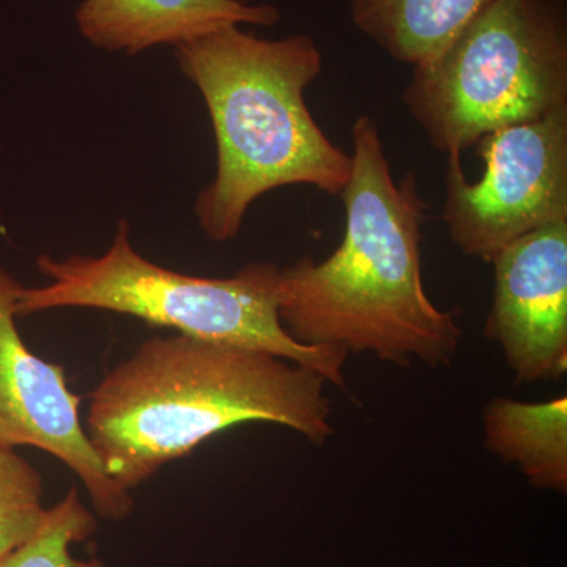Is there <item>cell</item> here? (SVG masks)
<instances>
[{
    "mask_svg": "<svg viewBox=\"0 0 567 567\" xmlns=\"http://www.w3.org/2000/svg\"><path fill=\"white\" fill-rule=\"evenodd\" d=\"M352 171L344 192L341 245L316 262L303 256L279 276V319L303 346H338L409 368L450 365L462 344L453 312L432 303L423 284L429 205L415 173L395 182L379 126H352Z\"/></svg>",
    "mask_w": 567,
    "mask_h": 567,
    "instance_id": "obj_1",
    "label": "cell"
},
{
    "mask_svg": "<svg viewBox=\"0 0 567 567\" xmlns=\"http://www.w3.org/2000/svg\"><path fill=\"white\" fill-rule=\"evenodd\" d=\"M327 380L284 358L188 336L152 338L91 395L85 432L111 480L133 488L213 435L286 425L322 446L334 434Z\"/></svg>",
    "mask_w": 567,
    "mask_h": 567,
    "instance_id": "obj_2",
    "label": "cell"
},
{
    "mask_svg": "<svg viewBox=\"0 0 567 567\" xmlns=\"http://www.w3.org/2000/svg\"><path fill=\"white\" fill-rule=\"evenodd\" d=\"M175 58L199 89L215 133L216 175L194 205L210 240H234L254 200L276 188L308 185L341 196L352 155L305 102L323 66L312 37L264 40L227 28L178 44Z\"/></svg>",
    "mask_w": 567,
    "mask_h": 567,
    "instance_id": "obj_3",
    "label": "cell"
},
{
    "mask_svg": "<svg viewBox=\"0 0 567 567\" xmlns=\"http://www.w3.org/2000/svg\"><path fill=\"white\" fill-rule=\"evenodd\" d=\"M132 227L121 219L111 248L100 257L37 259L51 279L22 287L17 317L61 308H91L136 317L155 327L213 344L275 354L319 372L328 385L346 388L349 353L338 346H303L279 319L276 264L251 262L229 278H200L167 270L133 248Z\"/></svg>",
    "mask_w": 567,
    "mask_h": 567,
    "instance_id": "obj_4",
    "label": "cell"
},
{
    "mask_svg": "<svg viewBox=\"0 0 567 567\" xmlns=\"http://www.w3.org/2000/svg\"><path fill=\"white\" fill-rule=\"evenodd\" d=\"M402 100L445 155L567 107V0H492L413 66Z\"/></svg>",
    "mask_w": 567,
    "mask_h": 567,
    "instance_id": "obj_5",
    "label": "cell"
},
{
    "mask_svg": "<svg viewBox=\"0 0 567 567\" xmlns=\"http://www.w3.org/2000/svg\"><path fill=\"white\" fill-rule=\"evenodd\" d=\"M486 171L470 182L446 155L442 219L462 254L491 264L533 230L567 219V107L477 141Z\"/></svg>",
    "mask_w": 567,
    "mask_h": 567,
    "instance_id": "obj_6",
    "label": "cell"
},
{
    "mask_svg": "<svg viewBox=\"0 0 567 567\" xmlns=\"http://www.w3.org/2000/svg\"><path fill=\"white\" fill-rule=\"evenodd\" d=\"M22 286L0 267V445L33 446L69 466L106 520H123L134 502L107 475L81 423L80 395L59 364L41 360L22 341L14 303Z\"/></svg>",
    "mask_w": 567,
    "mask_h": 567,
    "instance_id": "obj_7",
    "label": "cell"
},
{
    "mask_svg": "<svg viewBox=\"0 0 567 567\" xmlns=\"http://www.w3.org/2000/svg\"><path fill=\"white\" fill-rule=\"evenodd\" d=\"M484 336L517 382H557L567 372V219L503 248Z\"/></svg>",
    "mask_w": 567,
    "mask_h": 567,
    "instance_id": "obj_8",
    "label": "cell"
},
{
    "mask_svg": "<svg viewBox=\"0 0 567 567\" xmlns=\"http://www.w3.org/2000/svg\"><path fill=\"white\" fill-rule=\"evenodd\" d=\"M279 20L276 7L244 0H84L76 10L78 28L89 43L130 55L240 24L271 28Z\"/></svg>",
    "mask_w": 567,
    "mask_h": 567,
    "instance_id": "obj_9",
    "label": "cell"
},
{
    "mask_svg": "<svg viewBox=\"0 0 567 567\" xmlns=\"http://www.w3.org/2000/svg\"><path fill=\"white\" fill-rule=\"evenodd\" d=\"M484 446L533 487L567 492V398L520 402L495 398L483 412Z\"/></svg>",
    "mask_w": 567,
    "mask_h": 567,
    "instance_id": "obj_10",
    "label": "cell"
},
{
    "mask_svg": "<svg viewBox=\"0 0 567 567\" xmlns=\"http://www.w3.org/2000/svg\"><path fill=\"white\" fill-rule=\"evenodd\" d=\"M492 0H349L354 28L394 61L434 59Z\"/></svg>",
    "mask_w": 567,
    "mask_h": 567,
    "instance_id": "obj_11",
    "label": "cell"
},
{
    "mask_svg": "<svg viewBox=\"0 0 567 567\" xmlns=\"http://www.w3.org/2000/svg\"><path fill=\"white\" fill-rule=\"evenodd\" d=\"M96 518L71 488L50 507L35 535L0 557V567H103L96 559H78L71 547L95 535Z\"/></svg>",
    "mask_w": 567,
    "mask_h": 567,
    "instance_id": "obj_12",
    "label": "cell"
},
{
    "mask_svg": "<svg viewBox=\"0 0 567 567\" xmlns=\"http://www.w3.org/2000/svg\"><path fill=\"white\" fill-rule=\"evenodd\" d=\"M43 477L13 447L0 445V557L35 535L48 509Z\"/></svg>",
    "mask_w": 567,
    "mask_h": 567,
    "instance_id": "obj_13",
    "label": "cell"
}]
</instances>
